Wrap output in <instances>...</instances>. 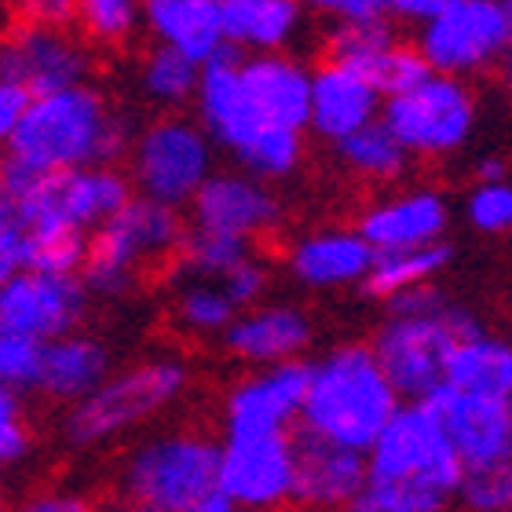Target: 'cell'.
Listing matches in <instances>:
<instances>
[{"instance_id":"cb8c5ba5","label":"cell","mask_w":512,"mask_h":512,"mask_svg":"<svg viewBox=\"0 0 512 512\" xmlns=\"http://www.w3.org/2000/svg\"><path fill=\"white\" fill-rule=\"evenodd\" d=\"M242 77L267 118L286 128H304L311 121V70L286 52H249L242 59Z\"/></svg>"},{"instance_id":"3957f363","label":"cell","mask_w":512,"mask_h":512,"mask_svg":"<svg viewBox=\"0 0 512 512\" xmlns=\"http://www.w3.org/2000/svg\"><path fill=\"white\" fill-rule=\"evenodd\" d=\"M194 110L220 150L260 180H282L304 158V128H286L267 118L242 77L238 48H227L202 66Z\"/></svg>"},{"instance_id":"db71d44e","label":"cell","mask_w":512,"mask_h":512,"mask_svg":"<svg viewBox=\"0 0 512 512\" xmlns=\"http://www.w3.org/2000/svg\"><path fill=\"white\" fill-rule=\"evenodd\" d=\"M0 70H4V44H0Z\"/></svg>"},{"instance_id":"7c38bea8","label":"cell","mask_w":512,"mask_h":512,"mask_svg":"<svg viewBox=\"0 0 512 512\" xmlns=\"http://www.w3.org/2000/svg\"><path fill=\"white\" fill-rule=\"evenodd\" d=\"M220 487L235 509H278L297 487V432H224Z\"/></svg>"},{"instance_id":"d6a6232c","label":"cell","mask_w":512,"mask_h":512,"mask_svg":"<svg viewBox=\"0 0 512 512\" xmlns=\"http://www.w3.org/2000/svg\"><path fill=\"white\" fill-rule=\"evenodd\" d=\"M253 242L238 235H227V231H213V227H194L183 238L180 249V267L194 278H224L231 267L242 260V256L253 253Z\"/></svg>"},{"instance_id":"7402d4cb","label":"cell","mask_w":512,"mask_h":512,"mask_svg":"<svg viewBox=\"0 0 512 512\" xmlns=\"http://www.w3.org/2000/svg\"><path fill=\"white\" fill-rule=\"evenodd\" d=\"M377 249L363 238V231H319L304 235L289 249V271L308 289H341L366 282Z\"/></svg>"},{"instance_id":"4316f807","label":"cell","mask_w":512,"mask_h":512,"mask_svg":"<svg viewBox=\"0 0 512 512\" xmlns=\"http://www.w3.org/2000/svg\"><path fill=\"white\" fill-rule=\"evenodd\" d=\"M447 384L476 395H512V344L487 333H469L454 344L447 363Z\"/></svg>"},{"instance_id":"8fae6325","label":"cell","mask_w":512,"mask_h":512,"mask_svg":"<svg viewBox=\"0 0 512 512\" xmlns=\"http://www.w3.org/2000/svg\"><path fill=\"white\" fill-rule=\"evenodd\" d=\"M417 26V48L432 70L454 77L483 74L509 52L512 0H450Z\"/></svg>"},{"instance_id":"484cf974","label":"cell","mask_w":512,"mask_h":512,"mask_svg":"<svg viewBox=\"0 0 512 512\" xmlns=\"http://www.w3.org/2000/svg\"><path fill=\"white\" fill-rule=\"evenodd\" d=\"M227 44L238 52H282L304 26L300 0H220Z\"/></svg>"},{"instance_id":"603a6c76","label":"cell","mask_w":512,"mask_h":512,"mask_svg":"<svg viewBox=\"0 0 512 512\" xmlns=\"http://www.w3.org/2000/svg\"><path fill=\"white\" fill-rule=\"evenodd\" d=\"M143 22L158 44H169L202 66L231 48L220 0H143Z\"/></svg>"},{"instance_id":"6da1fadb","label":"cell","mask_w":512,"mask_h":512,"mask_svg":"<svg viewBox=\"0 0 512 512\" xmlns=\"http://www.w3.org/2000/svg\"><path fill=\"white\" fill-rule=\"evenodd\" d=\"M132 132L114 114L107 96L88 81L33 96L30 110L4 154L33 169L63 172L81 165H118L132 150Z\"/></svg>"},{"instance_id":"f6af8a7d","label":"cell","mask_w":512,"mask_h":512,"mask_svg":"<svg viewBox=\"0 0 512 512\" xmlns=\"http://www.w3.org/2000/svg\"><path fill=\"white\" fill-rule=\"evenodd\" d=\"M11 4L33 26H70L77 19V0H11Z\"/></svg>"},{"instance_id":"d6986e66","label":"cell","mask_w":512,"mask_h":512,"mask_svg":"<svg viewBox=\"0 0 512 512\" xmlns=\"http://www.w3.org/2000/svg\"><path fill=\"white\" fill-rule=\"evenodd\" d=\"M384 92L352 63L326 59L311 74V121L308 128L330 143H341L355 128L381 118Z\"/></svg>"},{"instance_id":"11a10c76","label":"cell","mask_w":512,"mask_h":512,"mask_svg":"<svg viewBox=\"0 0 512 512\" xmlns=\"http://www.w3.org/2000/svg\"><path fill=\"white\" fill-rule=\"evenodd\" d=\"M0 509H4V494H0Z\"/></svg>"},{"instance_id":"e0dca14e","label":"cell","mask_w":512,"mask_h":512,"mask_svg":"<svg viewBox=\"0 0 512 512\" xmlns=\"http://www.w3.org/2000/svg\"><path fill=\"white\" fill-rule=\"evenodd\" d=\"M278 198L271 194L267 180L253 172H213L202 183V191L191 198V224L194 227H213L253 242V238L275 231Z\"/></svg>"},{"instance_id":"83f0119b","label":"cell","mask_w":512,"mask_h":512,"mask_svg":"<svg viewBox=\"0 0 512 512\" xmlns=\"http://www.w3.org/2000/svg\"><path fill=\"white\" fill-rule=\"evenodd\" d=\"M337 154L352 172H359L363 180H377V183H392L399 180L410 165V150L399 143L392 128L384 125L381 118L370 121V125L355 128L352 136H344L337 143Z\"/></svg>"},{"instance_id":"b9f144b4","label":"cell","mask_w":512,"mask_h":512,"mask_svg":"<svg viewBox=\"0 0 512 512\" xmlns=\"http://www.w3.org/2000/svg\"><path fill=\"white\" fill-rule=\"evenodd\" d=\"M220 286L227 289V297L235 300L238 308H253V304H260L267 297V289H271V267L260 256L249 253L220 278Z\"/></svg>"},{"instance_id":"f546056e","label":"cell","mask_w":512,"mask_h":512,"mask_svg":"<svg viewBox=\"0 0 512 512\" xmlns=\"http://www.w3.org/2000/svg\"><path fill=\"white\" fill-rule=\"evenodd\" d=\"M88 260V231L70 224H30L22 227V267L81 275Z\"/></svg>"},{"instance_id":"681fc988","label":"cell","mask_w":512,"mask_h":512,"mask_svg":"<svg viewBox=\"0 0 512 512\" xmlns=\"http://www.w3.org/2000/svg\"><path fill=\"white\" fill-rule=\"evenodd\" d=\"M26 509L30 512H88V498H81V494H66V491H52V494L33 498Z\"/></svg>"},{"instance_id":"277c9868","label":"cell","mask_w":512,"mask_h":512,"mask_svg":"<svg viewBox=\"0 0 512 512\" xmlns=\"http://www.w3.org/2000/svg\"><path fill=\"white\" fill-rule=\"evenodd\" d=\"M121 491L143 512H235L220 487V443L194 432L154 436L132 450Z\"/></svg>"},{"instance_id":"e575fe53","label":"cell","mask_w":512,"mask_h":512,"mask_svg":"<svg viewBox=\"0 0 512 512\" xmlns=\"http://www.w3.org/2000/svg\"><path fill=\"white\" fill-rule=\"evenodd\" d=\"M439 509H447L443 498L421 491L414 483H395V480H366L363 494L352 505V512H439Z\"/></svg>"},{"instance_id":"5b68a950","label":"cell","mask_w":512,"mask_h":512,"mask_svg":"<svg viewBox=\"0 0 512 512\" xmlns=\"http://www.w3.org/2000/svg\"><path fill=\"white\" fill-rule=\"evenodd\" d=\"M187 224L176 205L132 194L125 209L110 216L88 235V260L81 267L88 293L118 297L136 286L143 267L165 264L180 256Z\"/></svg>"},{"instance_id":"2e32d148","label":"cell","mask_w":512,"mask_h":512,"mask_svg":"<svg viewBox=\"0 0 512 512\" xmlns=\"http://www.w3.org/2000/svg\"><path fill=\"white\" fill-rule=\"evenodd\" d=\"M0 74L15 77L33 96L59 92V88L81 85L92 74V55L81 41H74L66 26H33L26 22L22 30L11 33L4 44V70Z\"/></svg>"},{"instance_id":"ffe728a7","label":"cell","mask_w":512,"mask_h":512,"mask_svg":"<svg viewBox=\"0 0 512 512\" xmlns=\"http://www.w3.org/2000/svg\"><path fill=\"white\" fill-rule=\"evenodd\" d=\"M220 341L246 366L286 363L308 352L311 322L304 311L286 308V304H253L238 311Z\"/></svg>"},{"instance_id":"4dcf8cb0","label":"cell","mask_w":512,"mask_h":512,"mask_svg":"<svg viewBox=\"0 0 512 512\" xmlns=\"http://www.w3.org/2000/svg\"><path fill=\"white\" fill-rule=\"evenodd\" d=\"M198 81H202V63L191 59V55L176 52L169 44H154V52L143 59V70H139V85L158 107H187L194 103V92H198Z\"/></svg>"},{"instance_id":"836d02e7","label":"cell","mask_w":512,"mask_h":512,"mask_svg":"<svg viewBox=\"0 0 512 512\" xmlns=\"http://www.w3.org/2000/svg\"><path fill=\"white\" fill-rule=\"evenodd\" d=\"M395 33L388 26V15H377V19H359V22H337V30L330 37V55L341 59V63L359 66L366 77L374 74L377 63L392 52ZM374 81V77H370Z\"/></svg>"},{"instance_id":"4fadbf2b","label":"cell","mask_w":512,"mask_h":512,"mask_svg":"<svg viewBox=\"0 0 512 512\" xmlns=\"http://www.w3.org/2000/svg\"><path fill=\"white\" fill-rule=\"evenodd\" d=\"M88 286L81 275H55L19 267L0 289V330H15L37 341H55L85 322Z\"/></svg>"},{"instance_id":"1f68e13d","label":"cell","mask_w":512,"mask_h":512,"mask_svg":"<svg viewBox=\"0 0 512 512\" xmlns=\"http://www.w3.org/2000/svg\"><path fill=\"white\" fill-rule=\"evenodd\" d=\"M238 304L227 297V289L220 286V278H194L180 289L176 297V319L187 333L198 337H224V330L235 322Z\"/></svg>"},{"instance_id":"74e56055","label":"cell","mask_w":512,"mask_h":512,"mask_svg":"<svg viewBox=\"0 0 512 512\" xmlns=\"http://www.w3.org/2000/svg\"><path fill=\"white\" fill-rule=\"evenodd\" d=\"M143 15V0H77V22L96 41H125Z\"/></svg>"},{"instance_id":"f35d334b","label":"cell","mask_w":512,"mask_h":512,"mask_svg":"<svg viewBox=\"0 0 512 512\" xmlns=\"http://www.w3.org/2000/svg\"><path fill=\"white\" fill-rule=\"evenodd\" d=\"M469 224L483 235H509L512 231V180L480 183L469 194Z\"/></svg>"},{"instance_id":"5bb4252c","label":"cell","mask_w":512,"mask_h":512,"mask_svg":"<svg viewBox=\"0 0 512 512\" xmlns=\"http://www.w3.org/2000/svg\"><path fill=\"white\" fill-rule=\"evenodd\" d=\"M465 469L512 461V395H476L454 384H439L428 395Z\"/></svg>"},{"instance_id":"7bdbcfd3","label":"cell","mask_w":512,"mask_h":512,"mask_svg":"<svg viewBox=\"0 0 512 512\" xmlns=\"http://www.w3.org/2000/svg\"><path fill=\"white\" fill-rule=\"evenodd\" d=\"M30 103H33L30 88L19 85L15 77L0 74V147H8V139L15 136V128L22 125Z\"/></svg>"},{"instance_id":"ac0fdd59","label":"cell","mask_w":512,"mask_h":512,"mask_svg":"<svg viewBox=\"0 0 512 512\" xmlns=\"http://www.w3.org/2000/svg\"><path fill=\"white\" fill-rule=\"evenodd\" d=\"M370 469L363 450L341 447L297 428V487L293 502L308 509H352Z\"/></svg>"},{"instance_id":"816d5d0a","label":"cell","mask_w":512,"mask_h":512,"mask_svg":"<svg viewBox=\"0 0 512 512\" xmlns=\"http://www.w3.org/2000/svg\"><path fill=\"white\" fill-rule=\"evenodd\" d=\"M19 267H22V253H15V249H4V253H0V289H4V282H8Z\"/></svg>"},{"instance_id":"9a60e30c","label":"cell","mask_w":512,"mask_h":512,"mask_svg":"<svg viewBox=\"0 0 512 512\" xmlns=\"http://www.w3.org/2000/svg\"><path fill=\"white\" fill-rule=\"evenodd\" d=\"M311 363L253 366V374L227 392L224 432H293L300 425L304 395H308Z\"/></svg>"},{"instance_id":"ba28073f","label":"cell","mask_w":512,"mask_h":512,"mask_svg":"<svg viewBox=\"0 0 512 512\" xmlns=\"http://www.w3.org/2000/svg\"><path fill=\"white\" fill-rule=\"evenodd\" d=\"M469 333H480V322L454 304L432 315H388L374 337V352L403 399H428L447 381L454 344Z\"/></svg>"},{"instance_id":"c3c4849f","label":"cell","mask_w":512,"mask_h":512,"mask_svg":"<svg viewBox=\"0 0 512 512\" xmlns=\"http://www.w3.org/2000/svg\"><path fill=\"white\" fill-rule=\"evenodd\" d=\"M4 249L22 253V224H19V213H15L11 198L0 191V253H4Z\"/></svg>"},{"instance_id":"d4e9b609","label":"cell","mask_w":512,"mask_h":512,"mask_svg":"<svg viewBox=\"0 0 512 512\" xmlns=\"http://www.w3.org/2000/svg\"><path fill=\"white\" fill-rule=\"evenodd\" d=\"M110 377V352L96 337L85 333H63L55 341H44L41 359V381L37 392L55 399V403H70L85 399L92 388Z\"/></svg>"},{"instance_id":"f907efd6","label":"cell","mask_w":512,"mask_h":512,"mask_svg":"<svg viewBox=\"0 0 512 512\" xmlns=\"http://www.w3.org/2000/svg\"><path fill=\"white\" fill-rule=\"evenodd\" d=\"M476 180L491 183V180H509V161L505 158H483L476 165Z\"/></svg>"},{"instance_id":"44dd1931","label":"cell","mask_w":512,"mask_h":512,"mask_svg":"<svg viewBox=\"0 0 512 512\" xmlns=\"http://www.w3.org/2000/svg\"><path fill=\"white\" fill-rule=\"evenodd\" d=\"M447 202L436 191H406L395 198L370 205L359 220V231L377 253H392V249H414L432 246L447 231Z\"/></svg>"},{"instance_id":"d590c367","label":"cell","mask_w":512,"mask_h":512,"mask_svg":"<svg viewBox=\"0 0 512 512\" xmlns=\"http://www.w3.org/2000/svg\"><path fill=\"white\" fill-rule=\"evenodd\" d=\"M458 498L472 512H512V461L465 469Z\"/></svg>"},{"instance_id":"8992f818","label":"cell","mask_w":512,"mask_h":512,"mask_svg":"<svg viewBox=\"0 0 512 512\" xmlns=\"http://www.w3.org/2000/svg\"><path fill=\"white\" fill-rule=\"evenodd\" d=\"M370 480L414 483L421 491L436 494L443 502L458 498L465 480V461L450 443L447 428L428 399H403L388 417L374 447L366 450Z\"/></svg>"},{"instance_id":"ee69618b","label":"cell","mask_w":512,"mask_h":512,"mask_svg":"<svg viewBox=\"0 0 512 512\" xmlns=\"http://www.w3.org/2000/svg\"><path fill=\"white\" fill-rule=\"evenodd\" d=\"M384 304H388V315H432V311L447 308V297L432 282H421V286H410L388 297Z\"/></svg>"},{"instance_id":"9f6ffc18","label":"cell","mask_w":512,"mask_h":512,"mask_svg":"<svg viewBox=\"0 0 512 512\" xmlns=\"http://www.w3.org/2000/svg\"><path fill=\"white\" fill-rule=\"evenodd\" d=\"M0 161H4V154H0Z\"/></svg>"},{"instance_id":"60d3db41","label":"cell","mask_w":512,"mask_h":512,"mask_svg":"<svg viewBox=\"0 0 512 512\" xmlns=\"http://www.w3.org/2000/svg\"><path fill=\"white\" fill-rule=\"evenodd\" d=\"M428 70H432V66H428V59L421 55V48H417V44H399V41H395L392 52L384 55L370 77H374V85L381 88L384 96H392V92H403V88L417 85Z\"/></svg>"},{"instance_id":"f1b7e54d","label":"cell","mask_w":512,"mask_h":512,"mask_svg":"<svg viewBox=\"0 0 512 512\" xmlns=\"http://www.w3.org/2000/svg\"><path fill=\"white\" fill-rule=\"evenodd\" d=\"M450 264V249L443 242L414 249H392V253H377L370 275H366V293L377 300H388L410 286L432 282V278Z\"/></svg>"},{"instance_id":"bcb514c9","label":"cell","mask_w":512,"mask_h":512,"mask_svg":"<svg viewBox=\"0 0 512 512\" xmlns=\"http://www.w3.org/2000/svg\"><path fill=\"white\" fill-rule=\"evenodd\" d=\"M300 4H304V11H319L333 22H359L384 15L381 0H300Z\"/></svg>"},{"instance_id":"9c48e42d","label":"cell","mask_w":512,"mask_h":512,"mask_svg":"<svg viewBox=\"0 0 512 512\" xmlns=\"http://www.w3.org/2000/svg\"><path fill=\"white\" fill-rule=\"evenodd\" d=\"M381 121L410 150V158H447L469 143L476 128V99L465 77L428 70L417 85L384 96Z\"/></svg>"},{"instance_id":"7a4b0ae2","label":"cell","mask_w":512,"mask_h":512,"mask_svg":"<svg viewBox=\"0 0 512 512\" xmlns=\"http://www.w3.org/2000/svg\"><path fill=\"white\" fill-rule=\"evenodd\" d=\"M399 403L403 395L384 374L374 344H344L311 363L297 428L366 454Z\"/></svg>"},{"instance_id":"ab89813d","label":"cell","mask_w":512,"mask_h":512,"mask_svg":"<svg viewBox=\"0 0 512 512\" xmlns=\"http://www.w3.org/2000/svg\"><path fill=\"white\" fill-rule=\"evenodd\" d=\"M30 421H26V403L22 392L0 381V469L19 465L30 454Z\"/></svg>"},{"instance_id":"30bf717a","label":"cell","mask_w":512,"mask_h":512,"mask_svg":"<svg viewBox=\"0 0 512 512\" xmlns=\"http://www.w3.org/2000/svg\"><path fill=\"white\" fill-rule=\"evenodd\" d=\"M213 136L202 121H191L183 114L158 118L132 139L128 150V176L136 194L158 198L169 205H191V198L202 191V183L213 176Z\"/></svg>"},{"instance_id":"8d00e7d4","label":"cell","mask_w":512,"mask_h":512,"mask_svg":"<svg viewBox=\"0 0 512 512\" xmlns=\"http://www.w3.org/2000/svg\"><path fill=\"white\" fill-rule=\"evenodd\" d=\"M41 359H44V341L15 330H0V381L4 384L19 388V392H37Z\"/></svg>"},{"instance_id":"f5cc1de1","label":"cell","mask_w":512,"mask_h":512,"mask_svg":"<svg viewBox=\"0 0 512 512\" xmlns=\"http://www.w3.org/2000/svg\"><path fill=\"white\" fill-rule=\"evenodd\" d=\"M502 70H505V81H509V88H512V44H509V52H505V59H502Z\"/></svg>"},{"instance_id":"52a82bcc","label":"cell","mask_w":512,"mask_h":512,"mask_svg":"<svg viewBox=\"0 0 512 512\" xmlns=\"http://www.w3.org/2000/svg\"><path fill=\"white\" fill-rule=\"evenodd\" d=\"M183 388H187V370L176 359H150V363L128 366L70 406L66 439L74 447L110 443L161 410H169L183 395Z\"/></svg>"},{"instance_id":"7dc6e473","label":"cell","mask_w":512,"mask_h":512,"mask_svg":"<svg viewBox=\"0 0 512 512\" xmlns=\"http://www.w3.org/2000/svg\"><path fill=\"white\" fill-rule=\"evenodd\" d=\"M384 4V15H392V19H403V22H425L428 15H436L443 4L450 0H381Z\"/></svg>"}]
</instances>
